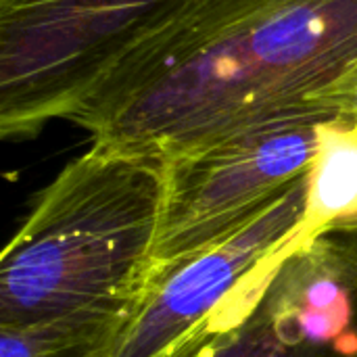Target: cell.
<instances>
[{
	"instance_id": "obj_1",
	"label": "cell",
	"mask_w": 357,
	"mask_h": 357,
	"mask_svg": "<svg viewBox=\"0 0 357 357\" xmlns=\"http://www.w3.org/2000/svg\"><path fill=\"white\" fill-rule=\"evenodd\" d=\"M357 100V0H180L67 121L92 142L169 159Z\"/></svg>"
},
{
	"instance_id": "obj_2",
	"label": "cell",
	"mask_w": 357,
	"mask_h": 357,
	"mask_svg": "<svg viewBox=\"0 0 357 357\" xmlns=\"http://www.w3.org/2000/svg\"><path fill=\"white\" fill-rule=\"evenodd\" d=\"M165 161L92 142L38 195L0 257V326L134 316L153 278Z\"/></svg>"
},
{
	"instance_id": "obj_3",
	"label": "cell",
	"mask_w": 357,
	"mask_h": 357,
	"mask_svg": "<svg viewBox=\"0 0 357 357\" xmlns=\"http://www.w3.org/2000/svg\"><path fill=\"white\" fill-rule=\"evenodd\" d=\"M180 0H0V136L67 119L100 75Z\"/></svg>"
},
{
	"instance_id": "obj_4",
	"label": "cell",
	"mask_w": 357,
	"mask_h": 357,
	"mask_svg": "<svg viewBox=\"0 0 357 357\" xmlns=\"http://www.w3.org/2000/svg\"><path fill=\"white\" fill-rule=\"evenodd\" d=\"M295 115L165 159L153 276L245 228L312 172L320 123Z\"/></svg>"
},
{
	"instance_id": "obj_5",
	"label": "cell",
	"mask_w": 357,
	"mask_h": 357,
	"mask_svg": "<svg viewBox=\"0 0 357 357\" xmlns=\"http://www.w3.org/2000/svg\"><path fill=\"white\" fill-rule=\"evenodd\" d=\"M186 357H357V284L324 238L297 236L232 295Z\"/></svg>"
},
{
	"instance_id": "obj_6",
	"label": "cell",
	"mask_w": 357,
	"mask_h": 357,
	"mask_svg": "<svg viewBox=\"0 0 357 357\" xmlns=\"http://www.w3.org/2000/svg\"><path fill=\"white\" fill-rule=\"evenodd\" d=\"M307 180L310 174L232 236L157 272L111 357L192 354L232 295L299 236Z\"/></svg>"
},
{
	"instance_id": "obj_7",
	"label": "cell",
	"mask_w": 357,
	"mask_h": 357,
	"mask_svg": "<svg viewBox=\"0 0 357 357\" xmlns=\"http://www.w3.org/2000/svg\"><path fill=\"white\" fill-rule=\"evenodd\" d=\"M357 220V117L320 123L299 241Z\"/></svg>"
},
{
	"instance_id": "obj_8",
	"label": "cell",
	"mask_w": 357,
	"mask_h": 357,
	"mask_svg": "<svg viewBox=\"0 0 357 357\" xmlns=\"http://www.w3.org/2000/svg\"><path fill=\"white\" fill-rule=\"evenodd\" d=\"M130 314L77 312L0 326V357H111Z\"/></svg>"
}]
</instances>
